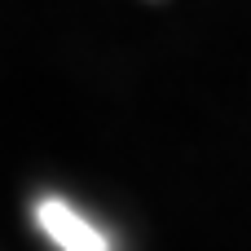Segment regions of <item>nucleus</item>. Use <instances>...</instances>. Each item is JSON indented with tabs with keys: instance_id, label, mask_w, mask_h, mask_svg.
<instances>
[{
	"instance_id": "1",
	"label": "nucleus",
	"mask_w": 251,
	"mask_h": 251,
	"mask_svg": "<svg viewBox=\"0 0 251 251\" xmlns=\"http://www.w3.org/2000/svg\"><path fill=\"white\" fill-rule=\"evenodd\" d=\"M35 225L62 251H110V238L93 221H84L66 199H40L35 203Z\"/></svg>"
}]
</instances>
